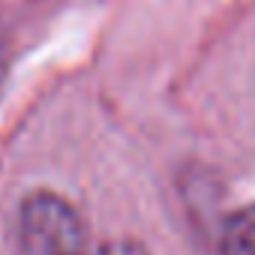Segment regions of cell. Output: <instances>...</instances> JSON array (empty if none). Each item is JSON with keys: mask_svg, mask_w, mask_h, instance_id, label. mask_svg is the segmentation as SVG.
I'll list each match as a JSON object with an SVG mask.
<instances>
[{"mask_svg": "<svg viewBox=\"0 0 255 255\" xmlns=\"http://www.w3.org/2000/svg\"><path fill=\"white\" fill-rule=\"evenodd\" d=\"M24 255H87V231L69 201L36 192L21 204Z\"/></svg>", "mask_w": 255, "mask_h": 255, "instance_id": "1", "label": "cell"}, {"mask_svg": "<svg viewBox=\"0 0 255 255\" xmlns=\"http://www.w3.org/2000/svg\"><path fill=\"white\" fill-rule=\"evenodd\" d=\"M222 255H255V204L228 219L222 234Z\"/></svg>", "mask_w": 255, "mask_h": 255, "instance_id": "2", "label": "cell"}, {"mask_svg": "<svg viewBox=\"0 0 255 255\" xmlns=\"http://www.w3.org/2000/svg\"><path fill=\"white\" fill-rule=\"evenodd\" d=\"M102 255H147L138 243H111L102 249Z\"/></svg>", "mask_w": 255, "mask_h": 255, "instance_id": "3", "label": "cell"}]
</instances>
